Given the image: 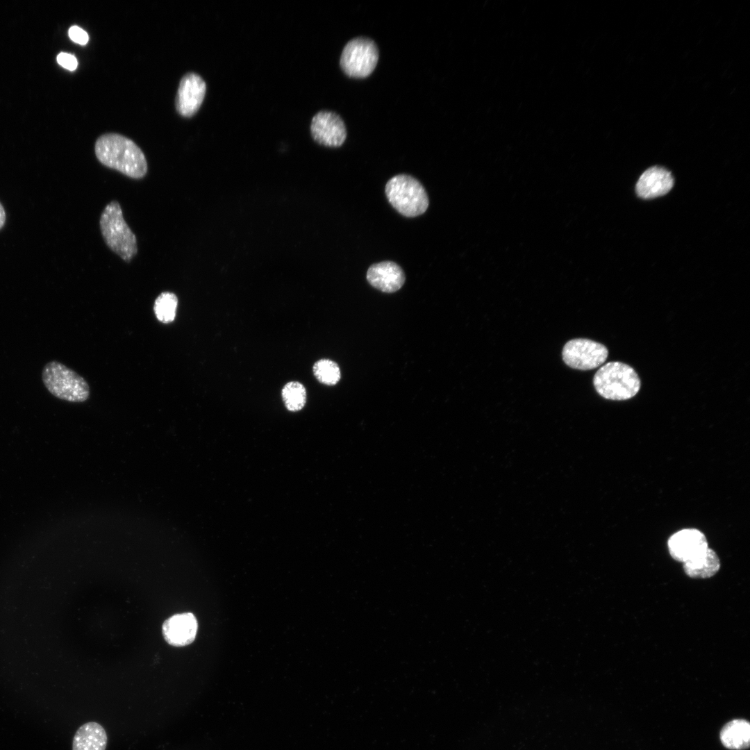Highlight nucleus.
Instances as JSON below:
<instances>
[{"label": "nucleus", "instance_id": "nucleus-19", "mask_svg": "<svg viewBox=\"0 0 750 750\" xmlns=\"http://www.w3.org/2000/svg\"><path fill=\"white\" fill-rule=\"evenodd\" d=\"M313 374L319 382L327 385H334L340 379L338 365L329 359H320L312 367Z\"/></svg>", "mask_w": 750, "mask_h": 750}, {"label": "nucleus", "instance_id": "nucleus-7", "mask_svg": "<svg viewBox=\"0 0 750 750\" xmlns=\"http://www.w3.org/2000/svg\"><path fill=\"white\" fill-rule=\"evenodd\" d=\"M562 359L569 367L589 370L602 365L607 359L608 349L595 341L577 338L568 341L563 347Z\"/></svg>", "mask_w": 750, "mask_h": 750}, {"label": "nucleus", "instance_id": "nucleus-5", "mask_svg": "<svg viewBox=\"0 0 750 750\" xmlns=\"http://www.w3.org/2000/svg\"><path fill=\"white\" fill-rule=\"evenodd\" d=\"M385 194L393 208L408 217L423 214L428 206V198L423 185L407 174L391 178L385 185Z\"/></svg>", "mask_w": 750, "mask_h": 750}, {"label": "nucleus", "instance_id": "nucleus-21", "mask_svg": "<svg viewBox=\"0 0 750 750\" xmlns=\"http://www.w3.org/2000/svg\"><path fill=\"white\" fill-rule=\"evenodd\" d=\"M57 62L62 67L74 71L78 66V60L76 57L70 53L61 52L57 56Z\"/></svg>", "mask_w": 750, "mask_h": 750}, {"label": "nucleus", "instance_id": "nucleus-18", "mask_svg": "<svg viewBox=\"0 0 750 750\" xmlns=\"http://www.w3.org/2000/svg\"><path fill=\"white\" fill-rule=\"evenodd\" d=\"M281 396L286 408L292 412L301 410L306 403V390L298 381L287 383L282 389Z\"/></svg>", "mask_w": 750, "mask_h": 750}, {"label": "nucleus", "instance_id": "nucleus-11", "mask_svg": "<svg viewBox=\"0 0 750 750\" xmlns=\"http://www.w3.org/2000/svg\"><path fill=\"white\" fill-rule=\"evenodd\" d=\"M198 623L192 612L175 614L165 619L162 625L165 640L176 647L190 644L195 640Z\"/></svg>", "mask_w": 750, "mask_h": 750}, {"label": "nucleus", "instance_id": "nucleus-13", "mask_svg": "<svg viewBox=\"0 0 750 750\" xmlns=\"http://www.w3.org/2000/svg\"><path fill=\"white\" fill-rule=\"evenodd\" d=\"M674 185L670 172L661 167L647 169L639 178L635 190L642 199H653L668 193Z\"/></svg>", "mask_w": 750, "mask_h": 750}, {"label": "nucleus", "instance_id": "nucleus-10", "mask_svg": "<svg viewBox=\"0 0 750 750\" xmlns=\"http://www.w3.org/2000/svg\"><path fill=\"white\" fill-rule=\"evenodd\" d=\"M206 91V84L199 74L189 72L179 83L176 97V109L179 115L191 117L199 109Z\"/></svg>", "mask_w": 750, "mask_h": 750}, {"label": "nucleus", "instance_id": "nucleus-12", "mask_svg": "<svg viewBox=\"0 0 750 750\" xmlns=\"http://www.w3.org/2000/svg\"><path fill=\"white\" fill-rule=\"evenodd\" d=\"M367 279L374 288L384 292L392 293L403 286L406 276L403 269L397 263L383 261L369 267Z\"/></svg>", "mask_w": 750, "mask_h": 750}, {"label": "nucleus", "instance_id": "nucleus-22", "mask_svg": "<svg viewBox=\"0 0 750 750\" xmlns=\"http://www.w3.org/2000/svg\"><path fill=\"white\" fill-rule=\"evenodd\" d=\"M5 222V212L3 208L0 203V228L3 226Z\"/></svg>", "mask_w": 750, "mask_h": 750}, {"label": "nucleus", "instance_id": "nucleus-16", "mask_svg": "<svg viewBox=\"0 0 750 750\" xmlns=\"http://www.w3.org/2000/svg\"><path fill=\"white\" fill-rule=\"evenodd\" d=\"M722 744L728 749L740 750L749 746L750 725L742 719H733L726 724L720 732Z\"/></svg>", "mask_w": 750, "mask_h": 750}, {"label": "nucleus", "instance_id": "nucleus-2", "mask_svg": "<svg viewBox=\"0 0 750 750\" xmlns=\"http://www.w3.org/2000/svg\"><path fill=\"white\" fill-rule=\"evenodd\" d=\"M596 391L605 399L627 400L639 392L640 379L630 365L621 362H610L596 372L593 378Z\"/></svg>", "mask_w": 750, "mask_h": 750}, {"label": "nucleus", "instance_id": "nucleus-9", "mask_svg": "<svg viewBox=\"0 0 750 750\" xmlns=\"http://www.w3.org/2000/svg\"><path fill=\"white\" fill-rule=\"evenodd\" d=\"M667 547L673 559L684 563L704 552L708 545L706 535L701 531L684 528L670 536Z\"/></svg>", "mask_w": 750, "mask_h": 750}, {"label": "nucleus", "instance_id": "nucleus-14", "mask_svg": "<svg viewBox=\"0 0 750 750\" xmlns=\"http://www.w3.org/2000/svg\"><path fill=\"white\" fill-rule=\"evenodd\" d=\"M107 742L108 736L104 728L98 722H89L76 730L72 750H106Z\"/></svg>", "mask_w": 750, "mask_h": 750}, {"label": "nucleus", "instance_id": "nucleus-20", "mask_svg": "<svg viewBox=\"0 0 750 750\" xmlns=\"http://www.w3.org/2000/svg\"><path fill=\"white\" fill-rule=\"evenodd\" d=\"M68 34L73 42L81 45L86 44L89 40V36L87 32L78 26L70 27Z\"/></svg>", "mask_w": 750, "mask_h": 750}, {"label": "nucleus", "instance_id": "nucleus-1", "mask_svg": "<svg viewBox=\"0 0 750 750\" xmlns=\"http://www.w3.org/2000/svg\"><path fill=\"white\" fill-rule=\"evenodd\" d=\"M98 160L107 167L117 170L132 178H143L147 173L146 157L131 139L119 133H106L94 145Z\"/></svg>", "mask_w": 750, "mask_h": 750}, {"label": "nucleus", "instance_id": "nucleus-3", "mask_svg": "<svg viewBox=\"0 0 750 750\" xmlns=\"http://www.w3.org/2000/svg\"><path fill=\"white\" fill-rule=\"evenodd\" d=\"M100 229L107 246L122 259L129 262L137 253V240L124 219L117 201H112L103 209L99 220Z\"/></svg>", "mask_w": 750, "mask_h": 750}, {"label": "nucleus", "instance_id": "nucleus-4", "mask_svg": "<svg viewBox=\"0 0 750 750\" xmlns=\"http://www.w3.org/2000/svg\"><path fill=\"white\" fill-rule=\"evenodd\" d=\"M42 380L47 390L61 400L81 403L90 397V387L85 379L57 360L44 365Z\"/></svg>", "mask_w": 750, "mask_h": 750}, {"label": "nucleus", "instance_id": "nucleus-17", "mask_svg": "<svg viewBox=\"0 0 750 750\" xmlns=\"http://www.w3.org/2000/svg\"><path fill=\"white\" fill-rule=\"evenodd\" d=\"M178 303L177 296L171 292H162L155 299L153 311L157 319L164 324L172 322Z\"/></svg>", "mask_w": 750, "mask_h": 750}, {"label": "nucleus", "instance_id": "nucleus-6", "mask_svg": "<svg viewBox=\"0 0 750 750\" xmlns=\"http://www.w3.org/2000/svg\"><path fill=\"white\" fill-rule=\"evenodd\" d=\"M378 60V50L370 38L358 37L344 46L340 60L344 73L349 77L363 78L374 70Z\"/></svg>", "mask_w": 750, "mask_h": 750}, {"label": "nucleus", "instance_id": "nucleus-8", "mask_svg": "<svg viewBox=\"0 0 750 750\" xmlns=\"http://www.w3.org/2000/svg\"><path fill=\"white\" fill-rule=\"evenodd\" d=\"M310 133L315 142L329 147H340L347 138L342 119L337 113L327 110L319 111L314 115Z\"/></svg>", "mask_w": 750, "mask_h": 750}, {"label": "nucleus", "instance_id": "nucleus-15", "mask_svg": "<svg viewBox=\"0 0 750 750\" xmlns=\"http://www.w3.org/2000/svg\"><path fill=\"white\" fill-rule=\"evenodd\" d=\"M720 560L709 547L694 558L683 563L685 573L691 578H706L713 576L720 569Z\"/></svg>", "mask_w": 750, "mask_h": 750}]
</instances>
